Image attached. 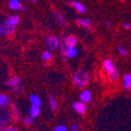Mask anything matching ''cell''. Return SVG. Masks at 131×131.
<instances>
[{
  "mask_svg": "<svg viewBox=\"0 0 131 131\" xmlns=\"http://www.w3.org/2000/svg\"><path fill=\"white\" fill-rule=\"evenodd\" d=\"M73 83L79 88H83L88 84L90 81V75L87 72L83 70H79L72 76Z\"/></svg>",
  "mask_w": 131,
  "mask_h": 131,
  "instance_id": "cell-1",
  "label": "cell"
},
{
  "mask_svg": "<svg viewBox=\"0 0 131 131\" xmlns=\"http://www.w3.org/2000/svg\"><path fill=\"white\" fill-rule=\"evenodd\" d=\"M71 5H72V7H73V8H74L77 12H79V13L83 14L86 11V8H85L84 5L82 4V3L79 2V1H72V2H71Z\"/></svg>",
  "mask_w": 131,
  "mask_h": 131,
  "instance_id": "cell-12",
  "label": "cell"
},
{
  "mask_svg": "<svg viewBox=\"0 0 131 131\" xmlns=\"http://www.w3.org/2000/svg\"><path fill=\"white\" fill-rule=\"evenodd\" d=\"M52 15H53V18H54V19L56 20L58 23H59L60 25H61V26H65L66 24H67V20L64 18V17L62 16V14H61L59 12V11H53L52 12Z\"/></svg>",
  "mask_w": 131,
  "mask_h": 131,
  "instance_id": "cell-11",
  "label": "cell"
},
{
  "mask_svg": "<svg viewBox=\"0 0 131 131\" xmlns=\"http://www.w3.org/2000/svg\"><path fill=\"white\" fill-rule=\"evenodd\" d=\"M46 45L48 47V49L50 51H55L58 49H60L61 47V40L58 37L56 36H50L49 38H47L46 39Z\"/></svg>",
  "mask_w": 131,
  "mask_h": 131,
  "instance_id": "cell-4",
  "label": "cell"
},
{
  "mask_svg": "<svg viewBox=\"0 0 131 131\" xmlns=\"http://www.w3.org/2000/svg\"><path fill=\"white\" fill-rule=\"evenodd\" d=\"M49 104H50V109L52 111H55L58 107V103H57V100L55 99V97H53L52 95L49 96Z\"/></svg>",
  "mask_w": 131,
  "mask_h": 131,
  "instance_id": "cell-20",
  "label": "cell"
},
{
  "mask_svg": "<svg viewBox=\"0 0 131 131\" xmlns=\"http://www.w3.org/2000/svg\"><path fill=\"white\" fill-rule=\"evenodd\" d=\"M122 28H124V29L129 30V29H131V24H130V23H127V22H126V23H123Z\"/></svg>",
  "mask_w": 131,
  "mask_h": 131,
  "instance_id": "cell-28",
  "label": "cell"
},
{
  "mask_svg": "<svg viewBox=\"0 0 131 131\" xmlns=\"http://www.w3.org/2000/svg\"><path fill=\"white\" fill-rule=\"evenodd\" d=\"M34 119H35V118L33 117V116H26V117L24 118L23 122H24V124L26 125V126H30V125L33 123V121H34Z\"/></svg>",
  "mask_w": 131,
  "mask_h": 131,
  "instance_id": "cell-25",
  "label": "cell"
},
{
  "mask_svg": "<svg viewBox=\"0 0 131 131\" xmlns=\"http://www.w3.org/2000/svg\"><path fill=\"white\" fill-rule=\"evenodd\" d=\"M31 1H32V2H36V1H37V0H31Z\"/></svg>",
  "mask_w": 131,
  "mask_h": 131,
  "instance_id": "cell-32",
  "label": "cell"
},
{
  "mask_svg": "<svg viewBox=\"0 0 131 131\" xmlns=\"http://www.w3.org/2000/svg\"><path fill=\"white\" fill-rule=\"evenodd\" d=\"M13 120L12 112L7 108H0V128L9 126Z\"/></svg>",
  "mask_w": 131,
  "mask_h": 131,
  "instance_id": "cell-3",
  "label": "cell"
},
{
  "mask_svg": "<svg viewBox=\"0 0 131 131\" xmlns=\"http://www.w3.org/2000/svg\"><path fill=\"white\" fill-rule=\"evenodd\" d=\"M6 84L8 86L9 88L12 89L14 93L16 94H21L22 90H23V84L22 82L18 76H12L10 78H8L6 82Z\"/></svg>",
  "mask_w": 131,
  "mask_h": 131,
  "instance_id": "cell-2",
  "label": "cell"
},
{
  "mask_svg": "<svg viewBox=\"0 0 131 131\" xmlns=\"http://www.w3.org/2000/svg\"><path fill=\"white\" fill-rule=\"evenodd\" d=\"M3 34V28H2V25H0V35Z\"/></svg>",
  "mask_w": 131,
  "mask_h": 131,
  "instance_id": "cell-31",
  "label": "cell"
},
{
  "mask_svg": "<svg viewBox=\"0 0 131 131\" xmlns=\"http://www.w3.org/2000/svg\"><path fill=\"white\" fill-rule=\"evenodd\" d=\"M76 23L77 25L87 30H90L93 28V21L90 18H78L76 19Z\"/></svg>",
  "mask_w": 131,
  "mask_h": 131,
  "instance_id": "cell-6",
  "label": "cell"
},
{
  "mask_svg": "<svg viewBox=\"0 0 131 131\" xmlns=\"http://www.w3.org/2000/svg\"><path fill=\"white\" fill-rule=\"evenodd\" d=\"M104 69L106 72L110 73L111 72H113L116 68H115V64H114L113 61L109 59H106L105 61H104Z\"/></svg>",
  "mask_w": 131,
  "mask_h": 131,
  "instance_id": "cell-14",
  "label": "cell"
},
{
  "mask_svg": "<svg viewBox=\"0 0 131 131\" xmlns=\"http://www.w3.org/2000/svg\"><path fill=\"white\" fill-rule=\"evenodd\" d=\"M92 97H93L92 93L90 92L89 90H83L81 92V94H80V101L84 104L91 102Z\"/></svg>",
  "mask_w": 131,
  "mask_h": 131,
  "instance_id": "cell-9",
  "label": "cell"
},
{
  "mask_svg": "<svg viewBox=\"0 0 131 131\" xmlns=\"http://www.w3.org/2000/svg\"><path fill=\"white\" fill-rule=\"evenodd\" d=\"M119 78V71L117 69H115L113 72H111L109 73V79L112 82H116Z\"/></svg>",
  "mask_w": 131,
  "mask_h": 131,
  "instance_id": "cell-21",
  "label": "cell"
},
{
  "mask_svg": "<svg viewBox=\"0 0 131 131\" xmlns=\"http://www.w3.org/2000/svg\"><path fill=\"white\" fill-rule=\"evenodd\" d=\"M22 4L20 3L19 0H9L8 2V7L12 10H19Z\"/></svg>",
  "mask_w": 131,
  "mask_h": 131,
  "instance_id": "cell-17",
  "label": "cell"
},
{
  "mask_svg": "<svg viewBox=\"0 0 131 131\" xmlns=\"http://www.w3.org/2000/svg\"><path fill=\"white\" fill-rule=\"evenodd\" d=\"M63 42L67 45V46L75 47L77 44V38L75 37L74 35L66 36V38L63 39Z\"/></svg>",
  "mask_w": 131,
  "mask_h": 131,
  "instance_id": "cell-13",
  "label": "cell"
},
{
  "mask_svg": "<svg viewBox=\"0 0 131 131\" xmlns=\"http://www.w3.org/2000/svg\"><path fill=\"white\" fill-rule=\"evenodd\" d=\"M54 131H68V129L64 125H59L54 128Z\"/></svg>",
  "mask_w": 131,
  "mask_h": 131,
  "instance_id": "cell-26",
  "label": "cell"
},
{
  "mask_svg": "<svg viewBox=\"0 0 131 131\" xmlns=\"http://www.w3.org/2000/svg\"><path fill=\"white\" fill-rule=\"evenodd\" d=\"M11 104L10 96L0 94V108H7Z\"/></svg>",
  "mask_w": 131,
  "mask_h": 131,
  "instance_id": "cell-10",
  "label": "cell"
},
{
  "mask_svg": "<svg viewBox=\"0 0 131 131\" xmlns=\"http://www.w3.org/2000/svg\"><path fill=\"white\" fill-rule=\"evenodd\" d=\"M105 25H106L107 28H111V23L108 20H105Z\"/></svg>",
  "mask_w": 131,
  "mask_h": 131,
  "instance_id": "cell-30",
  "label": "cell"
},
{
  "mask_svg": "<svg viewBox=\"0 0 131 131\" xmlns=\"http://www.w3.org/2000/svg\"><path fill=\"white\" fill-rule=\"evenodd\" d=\"M29 113H30V116H33L34 118L38 117L39 115L40 114V108H39V105H31L30 109H29Z\"/></svg>",
  "mask_w": 131,
  "mask_h": 131,
  "instance_id": "cell-19",
  "label": "cell"
},
{
  "mask_svg": "<svg viewBox=\"0 0 131 131\" xmlns=\"http://www.w3.org/2000/svg\"><path fill=\"white\" fill-rule=\"evenodd\" d=\"M0 131H18V130L13 127H2V128H0Z\"/></svg>",
  "mask_w": 131,
  "mask_h": 131,
  "instance_id": "cell-27",
  "label": "cell"
},
{
  "mask_svg": "<svg viewBox=\"0 0 131 131\" xmlns=\"http://www.w3.org/2000/svg\"><path fill=\"white\" fill-rule=\"evenodd\" d=\"M72 108L74 109L76 113L80 114V115H83L86 112V106H85L84 103L81 102V101H77L72 104Z\"/></svg>",
  "mask_w": 131,
  "mask_h": 131,
  "instance_id": "cell-8",
  "label": "cell"
},
{
  "mask_svg": "<svg viewBox=\"0 0 131 131\" xmlns=\"http://www.w3.org/2000/svg\"><path fill=\"white\" fill-rule=\"evenodd\" d=\"M19 20H20L19 16L11 15V16H9L7 19L5 20L4 23L5 24L8 25V26H10V27H14V28H16V26L19 23Z\"/></svg>",
  "mask_w": 131,
  "mask_h": 131,
  "instance_id": "cell-7",
  "label": "cell"
},
{
  "mask_svg": "<svg viewBox=\"0 0 131 131\" xmlns=\"http://www.w3.org/2000/svg\"><path fill=\"white\" fill-rule=\"evenodd\" d=\"M78 55V50L75 47L72 46H66L65 51H64L63 55H61L63 60H65V58H74Z\"/></svg>",
  "mask_w": 131,
  "mask_h": 131,
  "instance_id": "cell-5",
  "label": "cell"
},
{
  "mask_svg": "<svg viewBox=\"0 0 131 131\" xmlns=\"http://www.w3.org/2000/svg\"><path fill=\"white\" fill-rule=\"evenodd\" d=\"M12 115H13V118H15L16 121H18L20 118V114L19 112H18V107H17V105H12Z\"/></svg>",
  "mask_w": 131,
  "mask_h": 131,
  "instance_id": "cell-22",
  "label": "cell"
},
{
  "mask_svg": "<svg viewBox=\"0 0 131 131\" xmlns=\"http://www.w3.org/2000/svg\"><path fill=\"white\" fill-rule=\"evenodd\" d=\"M123 86L125 89H131V73H126L123 77Z\"/></svg>",
  "mask_w": 131,
  "mask_h": 131,
  "instance_id": "cell-15",
  "label": "cell"
},
{
  "mask_svg": "<svg viewBox=\"0 0 131 131\" xmlns=\"http://www.w3.org/2000/svg\"><path fill=\"white\" fill-rule=\"evenodd\" d=\"M51 57H52V55H51V52H50V51H44L41 55L42 60L45 61H50V60H51Z\"/></svg>",
  "mask_w": 131,
  "mask_h": 131,
  "instance_id": "cell-23",
  "label": "cell"
},
{
  "mask_svg": "<svg viewBox=\"0 0 131 131\" xmlns=\"http://www.w3.org/2000/svg\"><path fill=\"white\" fill-rule=\"evenodd\" d=\"M29 102H30L33 105H39V106H40L42 103L41 99L39 98L37 94H31V95L29 96Z\"/></svg>",
  "mask_w": 131,
  "mask_h": 131,
  "instance_id": "cell-18",
  "label": "cell"
},
{
  "mask_svg": "<svg viewBox=\"0 0 131 131\" xmlns=\"http://www.w3.org/2000/svg\"><path fill=\"white\" fill-rule=\"evenodd\" d=\"M80 130V126L77 124H73L72 125V127H71V131H79Z\"/></svg>",
  "mask_w": 131,
  "mask_h": 131,
  "instance_id": "cell-29",
  "label": "cell"
},
{
  "mask_svg": "<svg viewBox=\"0 0 131 131\" xmlns=\"http://www.w3.org/2000/svg\"><path fill=\"white\" fill-rule=\"evenodd\" d=\"M2 28H3V34L6 36H10L12 35L15 31V28L14 27H10L8 25L3 23L2 24Z\"/></svg>",
  "mask_w": 131,
  "mask_h": 131,
  "instance_id": "cell-16",
  "label": "cell"
},
{
  "mask_svg": "<svg viewBox=\"0 0 131 131\" xmlns=\"http://www.w3.org/2000/svg\"><path fill=\"white\" fill-rule=\"evenodd\" d=\"M117 50H118V52L120 53V54L122 55V56H124V57L127 56V54H128V52H127V49L124 48V47H123L122 45H118Z\"/></svg>",
  "mask_w": 131,
  "mask_h": 131,
  "instance_id": "cell-24",
  "label": "cell"
}]
</instances>
